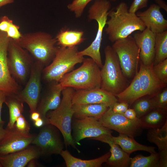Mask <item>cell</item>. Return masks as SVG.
<instances>
[{"instance_id":"6da1fadb","label":"cell","mask_w":167,"mask_h":167,"mask_svg":"<svg viewBox=\"0 0 167 167\" xmlns=\"http://www.w3.org/2000/svg\"><path fill=\"white\" fill-rule=\"evenodd\" d=\"M105 31L108 39L114 43L127 37L134 32L142 31L146 28L136 13L129 11L127 4L120 2L114 9L109 11Z\"/></svg>"},{"instance_id":"7a4b0ae2","label":"cell","mask_w":167,"mask_h":167,"mask_svg":"<svg viewBox=\"0 0 167 167\" xmlns=\"http://www.w3.org/2000/svg\"><path fill=\"white\" fill-rule=\"evenodd\" d=\"M75 91L70 87L65 88L62 92V98L58 107L47 113V124L56 127L61 133L66 147L71 146L79 152L71 134L72 120L74 111L72 100Z\"/></svg>"},{"instance_id":"3957f363","label":"cell","mask_w":167,"mask_h":167,"mask_svg":"<svg viewBox=\"0 0 167 167\" xmlns=\"http://www.w3.org/2000/svg\"><path fill=\"white\" fill-rule=\"evenodd\" d=\"M16 41L44 66L49 65L52 61L58 47L55 37L42 31L23 34Z\"/></svg>"},{"instance_id":"277c9868","label":"cell","mask_w":167,"mask_h":167,"mask_svg":"<svg viewBox=\"0 0 167 167\" xmlns=\"http://www.w3.org/2000/svg\"><path fill=\"white\" fill-rule=\"evenodd\" d=\"M78 68L65 75L59 82L64 88L77 90L101 88L100 68L91 58H84Z\"/></svg>"},{"instance_id":"5b68a950","label":"cell","mask_w":167,"mask_h":167,"mask_svg":"<svg viewBox=\"0 0 167 167\" xmlns=\"http://www.w3.org/2000/svg\"><path fill=\"white\" fill-rule=\"evenodd\" d=\"M105 63L101 69V88L115 96L128 85L127 79L123 73L118 56L112 47L104 49Z\"/></svg>"},{"instance_id":"8992f818","label":"cell","mask_w":167,"mask_h":167,"mask_svg":"<svg viewBox=\"0 0 167 167\" xmlns=\"http://www.w3.org/2000/svg\"><path fill=\"white\" fill-rule=\"evenodd\" d=\"M111 4L109 0H95L88 10V17L90 20L96 21L98 28L95 38L91 44L79 54L91 58L100 68L103 66L100 49L104 28L106 25Z\"/></svg>"},{"instance_id":"52a82bcc","label":"cell","mask_w":167,"mask_h":167,"mask_svg":"<svg viewBox=\"0 0 167 167\" xmlns=\"http://www.w3.org/2000/svg\"><path fill=\"white\" fill-rule=\"evenodd\" d=\"M84 57L79 54L77 46H58L52 61L43 69L42 75L44 79L48 82H59L76 65L83 62Z\"/></svg>"},{"instance_id":"ba28073f","label":"cell","mask_w":167,"mask_h":167,"mask_svg":"<svg viewBox=\"0 0 167 167\" xmlns=\"http://www.w3.org/2000/svg\"><path fill=\"white\" fill-rule=\"evenodd\" d=\"M7 63L12 77L16 81L25 83L29 77L33 60L27 51L11 38L8 47Z\"/></svg>"},{"instance_id":"9c48e42d","label":"cell","mask_w":167,"mask_h":167,"mask_svg":"<svg viewBox=\"0 0 167 167\" xmlns=\"http://www.w3.org/2000/svg\"><path fill=\"white\" fill-rule=\"evenodd\" d=\"M112 47L118 56L125 76L127 79L133 78L138 72L139 50L133 36L118 40Z\"/></svg>"},{"instance_id":"30bf717a","label":"cell","mask_w":167,"mask_h":167,"mask_svg":"<svg viewBox=\"0 0 167 167\" xmlns=\"http://www.w3.org/2000/svg\"><path fill=\"white\" fill-rule=\"evenodd\" d=\"M98 121L106 127L134 138L140 135L143 131L139 118L129 119L122 114L114 113L110 108Z\"/></svg>"},{"instance_id":"8fae6325","label":"cell","mask_w":167,"mask_h":167,"mask_svg":"<svg viewBox=\"0 0 167 167\" xmlns=\"http://www.w3.org/2000/svg\"><path fill=\"white\" fill-rule=\"evenodd\" d=\"M44 66L37 61L33 63L24 88L16 95L20 100L27 104L31 113L36 111L41 92V80Z\"/></svg>"},{"instance_id":"7c38bea8","label":"cell","mask_w":167,"mask_h":167,"mask_svg":"<svg viewBox=\"0 0 167 167\" xmlns=\"http://www.w3.org/2000/svg\"><path fill=\"white\" fill-rule=\"evenodd\" d=\"M41 127L32 144L40 150L42 155L60 154L63 150L64 145L59 130L49 123Z\"/></svg>"},{"instance_id":"4fadbf2b","label":"cell","mask_w":167,"mask_h":167,"mask_svg":"<svg viewBox=\"0 0 167 167\" xmlns=\"http://www.w3.org/2000/svg\"><path fill=\"white\" fill-rule=\"evenodd\" d=\"M73 138L75 143L85 138L91 139L104 134H111L112 131L103 126L97 120L91 117L75 118L72 121Z\"/></svg>"},{"instance_id":"5bb4252c","label":"cell","mask_w":167,"mask_h":167,"mask_svg":"<svg viewBox=\"0 0 167 167\" xmlns=\"http://www.w3.org/2000/svg\"><path fill=\"white\" fill-rule=\"evenodd\" d=\"M10 38L0 31V90L8 95H16L20 87L11 75L7 63V49Z\"/></svg>"},{"instance_id":"9a60e30c","label":"cell","mask_w":167,"mask_h":167,"mask_svg":"<svg viewBox=\"0 0 167 167\" xmlns=\"http://www.w3.org/2000/svg\"><path fill=\"white\" fill-rule=\"evenodd\" d=\"M118 102L115 96L101 88L77 90L72 100V104H103L111 108Z\"/></svg>"},{"instance_id":"2e32d148","label":"cell","mask_w":167,"mask_h":167,"mask_svg":"<svg viewBox=\"0 0 167 167\" xmlns=\"http://www.w3.org/2000/svg\"><path fill=\"white\" fill-rule=\"evenodd\" d=\"M6 135L0 143V155H5L17 152L28 147L35 135L24 134L17 131L14 127L6 129Z\"/></svg>"},{"instance_id":"e0dca14e","label":"cell","mask_w":167,"mask_h":167,"mask_svg":"<svg viewBox=\"0 0 167 167\" xmlns=\"http://www.w3.org/2000/svg\"><path fill=\"white\" fill-rule=\"evenodd\" d=\"M140 68L138 74L142 96H148L152 97L160 92L166 85L161 81L155 74L153 69V64L143 65L140 61Z\"/></svg>"},{"instance_id":"ac0fdd59","label":"cell","mask_w":167,"mask_h":167,"mask_svg":"<svg viewBox=\"0 0 167 167\" xmlns=\"http://www.w3.org/2000/svg\"><path fill=\"white\" fill-rule=\"evenodd\" d=\"M156 34L146 28L142 31H137L133 35L139 50V61L145 65L153 64Z\"/></svg>"},{"instance_id":"d6986e66","label":"cell","mask_w":167,"mask_h":167,"mask_svg":"<svg viewBox=\"0 0 167 167\" xmlns=\"http://www.w3.org/2000/svg\"><path fill=\"white\" fill-rule=\"evenodd\" d=\"M156 4H152L146 10L136 13L146 27L153 33L163 32L167 29V20Z\"/></svg>"},{"instance_id":"ffe728a7","label":"cell","mask_w":167,"mask_h":167,"mask_svg":"<svg viewBox=\"0 0 167 167\" xmlns=\"http://www.w3.org/2000/svg\"><path fill=\"white\" fill-rule=\"evenodd\" d=\"M29 146L21 151L5 155H0V162L4 167H24L32 160L42 155L36 146Z\"/></svg>"},{"instance_id":"44dd1931","label":"cell","mask_w":167,"mask_h":167,"mask_svg":"<svg viewBox=\"0 0 167 167\" xmlns=\"http://www.w3.org/2000/svg\"><path fill=\"white\" fill-rule=\"evenodd\" d=\"M112 134H104L90 139L108 144L110 147V155L107 164L112 167H127L130 166L131 158L129 154L124 152L113 141Z\"/></svg>"},{"instance_id":"7402d4cb","label":"cell","mask_w":167,"mask_h":167,"mask_svg":"<svg viewBox=\"0 0 167 167\" xmlns=\"http://www.w3.org/2000/svg\"><path fill=\"white\" fill-rule=\"evenodd\" d=\"M64 88L59 82H56L39 101L36 111L40 114V117L44 120L45 124H47V113L58 107L61 100L62 92Z\"/></svg>"},{"instance_id":"603a6c76","label":"cell","mask_w":167,"mask_h":167,"mask_svg":"<svg viewBox=\"0 0 167 167\" xmlns=\"http://www.w3.org/2000/svg\"><path fill=\"white\" fill-rule=\"evenodd\" d=\"M148 141L156 144L160 157V167L167 166V121L161 127L149 129Z\"/></svg>"},{"instance_id":"cb8c5ba5","label":"cell","mask_w":167,"mask_h":167,"mask_svg":"<svg viewBox=\"0 0 167 167\" xmlns=\"http://www.w3.org/2000/svg\"><path fill=\"white\" fill-rule=\"evenodd\" d=\"M72 108L75 118L91 117L98 120L109 107L103 104H73Z\"/></svg>"},{"instance_id":"d4e9b609","label":"cell","mask_w":167,"mask_h":167,"mask_svg":"<svg viewBox=\"0 0 167 167\" xmlns=\"http://www.w3.org/2000/svg\"><path fill=\"white\" fill-rule=\"evenodd\" d=\"M110 152L95 159L83 160L73 156L67 150H63L60 153L67 167H100L106 162L110 155Z\"/></svg>"},{"instance_id":"484cf974","label":"cell","mask_w":167,"mask_h":167,"mask_svg":"<svg viewBox=\"0 0 167 167\" xmlns=\"http://www.w3.org/2000/svg\"><path fill=\"white\" fill-rule=\"evenodd\" d=\"M84 32L81 30H72L69 28H62L55 38L59 46L69 47L80 44L85 40Z\"/></svg>"},{"instance_id":"4316f807","label":"cell","mask_w":167,"mask_h":167,"mask_svg":"<svg viewBox=\"0 0 167 167\" xmlns=\"http://www.w3.org/2000/svg\"><path fill=\"white\" fill-rule=\"evenodd\" d=\"M112 138L115 143L124 152L129 155L133 152L138 151H145L150 153L156 152L155 147L140 144L137 142L134 138L125 134H119L118 136H112Z\"/></svg>"},{"instance_id":"83f0119b","label":"cell","mask_w":167,"mask_h":167,"mask_svg":"<svg viewBox=\"0 0 167 167\" xmlns=\"http://www.w3.org/2000/svg\"><path fill=\"white\" fill-rule=\"evenodd\" d=\"M139 119L143 129L160 127L167 121V110L154 108Z\"/></svg>"},{"instance_id":"f1b7e54d","label":"cell","mask_w":167,"mask_h":167,"mask_svg":"<svg viewBox=\"0 0 167 167\" xmlns=\"http://www.w3.org/2000/svg\"><path fill=\"white\" fill-rule=\"evenodd\" d=\"M138 73V72H137ZM116 96L119 102H125L129 106L136 100L142 97L141 89L137 73L129 85Z\"/></svg>"},{"instance_id":"f546056e","label":"cell","mask_w":167,"mask_h":167,"mask_svg":"<svg viewBox=\"0 0 167 167\" xmlns=\"http://www.w3.org/2000/svg\"><path fill=\"white\" fill-rule=\"evenodd\" d=\"M5 103L8 107L9 112V120L7 129L13 128L16 121L24 111L23 102L16 95L7 96Z\"/></svg>"},{"instance_id":"4dcf8cb0","label":"cell","mask_w":167,"mask_h":167,"mask_svg":"<svg viewBox=\"0 0 167 167\" xmlns=\"http://www.w3.org/2000/svg\"><path fill=\"white\" fill-rule=\"evenodd\" d=\"M153 65L167 59V30L156 34Z\"/></svg>"},{"instance_id":"1f68e13d","label":"cell","mask_w":167,"mask_h":167,"mask_svg":"<svg viewBox=\"0 0 167 167\" xmlns=\"http://www.w3.org/2000/svg\"><path fill=\"white\" fill-rule=\"evenodd\" d=\"M160 157L158 153H151L148 156L138 154L131 158L130 167H159Z\"/></svg>"},{"instance_id":"d6a6232c","label":"cell","mask_w":167,"mask_h":167,"mask_svg":"<svg viewBox=\"0 0 167 167\" xmlns=\"http://www.w3.org/2000/svg\"><path fill=\"white\" fill-rule=\"evenodd\" d=\"M131 105H132V108L135 110L136 118H140L154 109L152 97L148 96L139 98Z\"/></svg>"},{"instance_id":"836d02e7","label":"cell","mask_w":167,"mask_h":167,"mask_svg":"<svg viewBox=\"0 0 167 167\" xmlns=\"http://www.w3.org/2000/svg\"><path fill=\"white\" fill-rule=\"evenodd\" d=\"M93 0H73L67 6L68 9L73 12L76 18H80L88 5Z\"/></svg>"},{"instance_id":"e575fe53","label":"cell","mask_w":167,"mask_h":167,"mask_svg":"<svg viewBox=\"0 0 167 167\" xmlns=\"http://www.w3.org/2000/svg\"><path fill=\"white\" fill-rule=\"evenodd\" d=\"M155 96L152 97L154 108L167 110V88L165 87Z\"/></svg>"},{"instance_id":"d590c367","label":"cell","mask_w":167,"mask_h":167,"mask_svg":"<svg viewBox=\"0 0 167 167\" xmlns=\"http://www.w3.org/2000/svg\"><path fill=\"white\" fill-rule=\"evenodd\" d=\"M153 71L159 80L165 84L167 83V59L153 66Z\"/></svg>"},{"instance_id":"8d00e7d4","label":"cell","mask_w":167,"mask_h":167,"mask_svg":"<svg viewBox=\"0 0 167 167\" xmlns=\"http://www.w3.org/2000/svg\"><path fill=\"white\" fill-rule=\"evenodd\" d=\"M14 127L20 132L24 134L29 133L30 125L22 114L17 118Z\"/></svg>"},{"instance_id":"74e56055","label":"cell","mask_w":167,"mask_h":167,"mask_svg":"<svg viewBox=\"0 0 167 167\" xmlns=\"http://www.w3.org/2000/svg\"><path fill=\"white\" fill-rule=\"evenodd\" d=\"M19 26L14 24L12 22L6 32L7 36L16 41H18L23 34L19 31Z\"/></svg>"},{"instance_id":"f35d334b","label":"cell","mask_w":167,"mask_h":167,"mask_svg":"<svg viewBox=\"0 0 167 167\" xmlns=\"http://www.w3.org/2000/svg\"><path fill=\"white\" fill-rule=\"evenodd\" d=\"M148 0H134L131 4L129 11L136 13L138 11L147 7Z\"/></svg>"},{"instance_id":"ab89813d","label":"cell","mask_w":167,"mask_h":167,"mask_svg":"<svg viewBox=\"0 0 167 167\" xmlns=\"http://www.w3.org/2000/svg\"><path fill=\"white\" fill-rule=\"evenodd\" d=\"M129 105L125 102H117L112 108L113 112L121 114H123L129 108Z\"/></svg>"},{"instance_id":"60d3db41","label":"cell","mask_w":167,"mask_h":167,"mask_svg":"<svg viewBox=\"0 0 167 167\" xmlns=\"http://www.w3.org/2000/svg\"><path fill=\"white\" fill-rule=\"evenodd\" d=\"M12 22L7 16H1L0 18V31L6 33Z\"/></svg>"},{"instance_id":"b9f144b4","label":"cell","mask_w":167,"mask_h":167,"mask_svg":"<svg viewBox=\"0 0 167 167\" xmlns=\"http://www.w3.org/2000/svg\"><path fill=\"white\" fill-rule=\"evenodd\" d=\"M122 114L127 118L131 120H134L137 118L136 113L132 108H128Z\"/></svg>"},{"instance_id":"7bdbcfd3","label":"cell","mask_w":167,"mask_h":167,"mask_svg":"<svg viewBox=\"0 0 167 167\" xmlns=\"http://www.w3.org/2000/svg\"><path fill=\"white\" fill-rule=\"evenodd\" d=\"M7 94L4 91L0 90V122L4 121L2 120L1 118V111L3 103L5 102Z\"/></svg>"},{"instance_id":"ee69618b","label":"cell","mask_w":167,"mask_h":167,"mask_svg":"<svg viewBox=\"0 0 167 167\" xmlns=\"http://www.w3.org/2000/svg\"><path fill=\"white\" fill-rule=\"evenodd\" d=\"M4 123V122H0V143L4 138L7 131V129L3 127Z\"/></svg>"},{"instance_id":"f6af8a7d","label":"cell","mask_w":167,"mask_h":167,"mask_svg":"<svg viewBox=\"0 0 167 167\" xmlns=\"http://www.w3.org/2000/svg\"><path fill=\"white\" fill-rule=\"evenodd\" d=\"M156 4L161 8H162L167 12V5L165 2L163 0H155Z\"/></svg>"},{"instance_id":"bcb514c9","label":"cell","mask_w":167,"mask_h":167,"mask_svg":"<svg viewBox=\"0 0 167 167\" xmlns=\"http://www.w3.org/2000/svg\"><path fill=\"white\" fill-rule=\"evenodd\" d=\"M35 126L37 127H41L45 124L44 120L41 117L34 121Z\"/></svg>"},{"instance_id":"7dc6e473","label":"cell","mask_w":167,"mask_h":167,"mask_svg":"<svg viewBox=\"0 0 167 167\" xmlns=\"http://www.w3.org/2000/svg\"><path fill=\"white\" fill-rule=\"evenodd\" d=\"M31 113V118L34 122L40 118V114L36 111L33 112Z\"/></svg>"},{"instance_id":"c3c4849f","label":"cell","mask_w":167,"mask_h":167,"mask_svg":"<svg viewBox=\"0 0 167 167\" xmlns=\"http://www.w3.org/2000/svg\"><path fill=\"white\" fill-rule=\"evenodd\" d=\"M15 0H0V8L8 4L13 3Z\"/></svg>"},{"instance_id":"681fc988","label":"cell","mask_w":167,"mask_h":167,"mask_svg":"<svg viewBox=\"0 0 167 167\" xmlns=\"http://www.w3.org/2000/svg\"><path fill=\"white\" fill-rule=\"evenodd\" d=\"M35 159H33L31 160L28 164V167H35L36 166L37 164L35 161Z\"/></svg>"},{"instance_id":"f907efd6","label":"cell","mask_w":167,"mask_h":167,"mask_svg":"<svg viewBox=\"0 0 167 167\" xmlns=\"http://www.w3.org/2000/svg\"><path fill=\"white\" fill-rule=\"evenodd\" d=\"M109 1H111L113 2H115L116 0H109Z\"/></svg>"},{"instance_id":"816d5d0a","label":"cell","mask_w":167,"mask_h":167,"mask_svg":"<svg viewBox=\"0 0 167 167\" xmlns=\"http://www.w3.org/2000/svg\"><path fill=\"white\" fill-rule=\"evenodd\" d=\"M2 165L1 163V162H0V167H2Z\"/></svg>"}]
</instances>
